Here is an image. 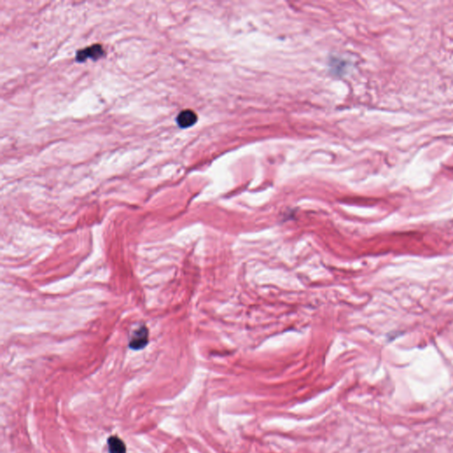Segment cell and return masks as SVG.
Wrapping results in <instances>:
<instances>
[{"instance_id":"6da1fadb","label":"cell","mask_w":453,"mask_h":453,"mask_svg":"<svg viewBox=\"0 0 453 453\" xmlns=\"http://www.w3.org/2000/svg\"><path fill=\"white\" fill-rule=\"evenodd\" d=\"M148 343H149V331L144 325H142L133 332L129 341V348L134 351H140L144 349Z\"/></svg>"},{"instance_id":"7a4b0ae2","label":"cell","mask_w":453,"mask_h":453,"mask_svg":"<svg viewBox=\"0 0 453 453\" xmlns=\"http://www.w3.org/2000/svg\"><path fill=\"white\" fill-rule=\"evenodd\" d=\"M105 51L101 45L95 44L93 46H89L85 49L81 50L76 53V61L80 63H83L89 59H92L93 61H97L98 59L105 56Z\"/></svg>"},{"instance_id":"3957f363","label":"cell","mask_w":453,"mask_h":453,"mask_svg":"<svg viewBox=\"0 0 453 453\" xmlns=\"http://www.w3.org/2000/svg\"><path fill=\"white\" fill-rule=\"evenodd\" d=\"M197 116L191 110H183L178 114L176 123L181 129H188L196 124Z\"/></svg>"},{"instance_id":"277c9868","label":"cell","mask_w":453,"mask_h":453,"mask_svg":"<svg viewBox=\"0 0 453 453\" xmlns=\"http://www.w3.org/2000/svg\"><path fill=\"white\" fill-rule=\"evenodd\" d=\"M107 444L109 453H126L124 442L117 436H111L108 439Z\"/></svg>"}]
</instances>
